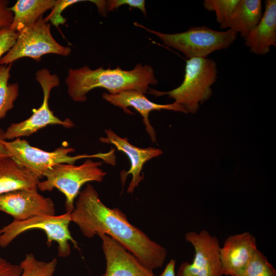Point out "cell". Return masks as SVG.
<instances>
[{"label":"cell","instance_id":"19","mask_svg":"<svg viewBox=\"0 0 276 276\" xmlns=\"http://www.w3.org/2000/svg\"><path fill=\"white\" fill-rule=\"evenodd\" d=\"M56 0H18L10 7L13 14L9 28L19 32L36 22L48 10H51Z\"/></svg>","mask_w":276,"mask_h":276},{"label":"cell","instance_id":"17","mask_svg":"<svg viewBox=\"0 0 276 276\" xmlns=\"http://www.w3.org/2000/svg\"><path fill=\"white\" fill-rule=\"evenodd\" d=\"M39 179L13 157L0 159V195L36 189Z\"/></svg>","mask_w":276,"mask_h":276},{"label":"cell","instance_id":"15","mask_svg":"<svg viewBox=\"0 0 276 276\" xmlns=\"http://www.w3.org/2000/svg\"><path fill=\"white\" fill-rule=\"evenodd\" d=\"M105 137H101L99 140L102 143L112 144L118 150L126 154L130 162V168L124 174H121V180L124 183L127 176L131 174L132 180L127 189V192L132 193L140 182L144 179V175H141L144 164L149 160L163 154V151L158 148L148 147L141 148L130 143L127 137H121L110 129L105 130Z\"/></svg>","mask_w":276,"mask_h":276},{"label":"cell","instance_id":"7","mask_svg":"<svg viewBox=\"0 0 276 276\" xmlns=\"http://www.w3.org/2000/svg\"><path fill=\"white\" fill-rule=\"evenodd\" d=\"M3 144L10 156L17 160L39 179L44 177L49 170L59 164H74L76 161L85 158H98L104 160L106 156L105 153L71 156L70 154L75 152V149L63 146L51 152L45 151L32 146L26 140L20 138L11 141L5 140Z\"/></svg>","mask_w":276,"mask_h":276},{"label":"cell","instance_id":"21","mask_svg":"<svg viewBox=\"0 0 276 276\" xmlns=\"http://www.w3.org/2000/svg\"><path fill=\"white\" fill-rule=\"evenodd\" d=\"M57 265L56 258L48 262L39 261L33 254H27L19 264L22 269L20 276H53Z\"/></svg>","mask_w":276,"mask_h":276},{"label":"cell","instance_id":"4","mask_svg":"<svg viewBox=\"0 0 276 276\" xmlns=\"http://www.w3.org/2000/svg\"><path fill=\"white\" fill-rule=\"evenodd\" d=\"M134 24L158 37L165 45L182 53L188 59L206 58L216 51L227 49L234 42L238 34L232 29L218 31L206 26L192 27L183 32L166 34L138 23Z\"/></svg>","mask_w":276,"mask_h":276},{"label":"cell","instance_id":"24","mask_svg":"<svg viewBox=\"0 0 276 276\" xmlns=\"http://www.w3.org/2000/svg\"><path fill=\"white\" fill-rule=\"evenodd\" d=\"M83 1H85L56 0V3L51 9V12L44 19L47 22L50 21L53 25L58 28L60 25L64 24L66 21V19L62 16V12L72 5Z\"/></svg>","mask_w":276,"mask_h":276},{"label":"cell","instance_id":"5","mask_svg":"<svg viewBox=\"0 0 276 276\" xmlns=\"http://www.w3.org/2000/svg\"><path fill=\"white\" fill-rule=\"evenodd\" d=\"M102 164V162H94L87 158L78 166L70 164L57 165L45 174V179L38 182L37 189L42 192L58 189L65 197L66 213H71L81 187L90 181L101 182L103 180L107 173L100 168Z\"/></svg>","mask_w":276,"mask_h":276},{"label":"cell","instance_id":"30","mask_svg":"<svg viewBox=\"0 0 276 276\" xmlns=\"http://www.w3.org/2000/svg\"><path fill=\"white\" fill-rule=\"evenodd\" d=\"M5 140H6L5 139V131L0 128V159L10 156L3 144V141Z\"/></svg>","mask_w":276,"mask_h":276},{"label":"cell","instance_id":"27","mask_svg":"<svg viewBox=\"0 0 276 276\" xmlns=\"http://www.w3.org/2000/svg\"><path fill=\"white\" fill-rule=\"evenodd\" d=\"M9 4V1L0 0V29L9 27L13 21V14Z\"/></svg>","mask_w":276,"mask_h":276},{"label":"cell","instance_id":"13","mask_svg":"<svg viewBox=\"0 0 276 276\" xmlns=\"http://www.w3.org/2000/svg\"><path fill=\"white\" fill-rule=\"evenodd\" d=\"M257 249L256 239L249 232L228 236L220 249L223 275L238 276L249 263Z\"/></svg>","mask_w":276,"mask_h":276},{"label":"cell","instance_id":"6","mask_svg":"<svg viewBox=\"0 0 276 276\" xmlns=\"http://www.w3.org/2000/svg\"><path fill=\"white\" fill-rule=\"evenodd\" d=\"M70 213L60 215H39L22 221L13 220L0 229V246L5 248L21 234L37 229L45 234L47 246H50L53 242H56L58 256L67 257L71 252L69 242L73 244L74 248L79 249L77 242L69 230L71 222Z\"/></svg>","mask_w":276,"mask_h":276},{"label":"cell","instance_id":"28","mask_svg":"<svg viewBox=\"0 0 276 276\" xmlns=\"http://www.w3.org/2000/svg\"><path fill=\"white\" fill-rule=\"evenodd\" d=\"M21 273L19 265L11 263L0 257V276H20Z\"/></svg>","mask_w":276,"mask_h":276},{"label":"cell","instance_id":"16","mask_svg":"<svg viewBox=\"0 0 276 276\" xmlns=\"http://www.w3.org/2000/svg\"><path fill=\"white\" fill-rule=\"evenodd\" d=\"M245 45L256 55H264L276 46V1L266 0L262 17L256 27L244 38Z\"/></svg>","mask_w":276,"mask_h":276},{"label":"cell","instance_id":"14","mask_svg":"<svg viewBox=\"0 0 276 276\" xmlns=\"http://www.w3.org/2000/svg\"><path fill=\"white\" fill-rule=\"evenodd\" d=\"M102 98L112 105L123 109L126 113L132 114L128 107H133L143 117L146 131L153 143L156 142V138L155 130L149 120L151 111L165 109L187 113L184 107L180 104L174 102L169 104H157L149 100L143 93L136 90H124L115 95L104 93Z\"/></svg>","mask_w":276,"mask_h":276},{"label":"cell","instance_id":"2","mask_svg":"<svg viewBox=\"0 0 276 276\" xmlns=\"http://www.w3.org/2000/svg\"><path fill=\"white\" fill-rule=\"evenodd\" d=\"M65 81L68 95L77 102L86 101L87 94L98 87L106 89L110 95L128 90L145 94L148 93L150 85H157L158 83L152 67L141 63H137L129 71L119 66L114 69H104L102 66L91 70L86 65L77 68H70Z\"/></svg>","mask_w":276,"mask_h":276},{"label":"cell","instance_id":"1","mask_svg":"<svg viewBox=\"0 0 276 276\" xmlns=\"http://www.w3.org/2000/svg\"><path fill=\"white\" fill-rule=\"evenodd\" d=\"M70 216L71 221L77 225L85 237L107 235L149 269L153 270L163 266L167 256L166 249L131 224L120 209L105 205L91 184L87 183L80 192Z\"/></svg>","mask_w":276,"mask_h":276},{"label":"cell","instance_id":"18","mask_svg":"<svg viewBox=\"0 0 276 276\" xmlns=\"http://www.w3.org/2000/svg\"><path fill=\"white\" fill-rule=\"evenodd\" d=\"M263 15L261 0H240L231 16L220 24L240 33L244 39L260 22Z\"/></svg>","mask_w":276,"mask_h":276},{"label":"cell","instance_id":"9","mask_svg":"<svg viewBox=\"0 0 276 276\" xmlns=\"http://www.w3.org/2000/svg\"><path fill=\"white\" fill-rule=\"evenodd\" d=\"M35 75V80L39 83L43 91L42 103L39 108L33 109V113L28 119L10 124L5 131V140L28 136L49 125H58L65 128L74 126L69 119L64 120L59 119L49 107V100L51 90L60 84L57 75L52 74L48 69L44 68L38 70Z\"/></svg>","mask_w":276,"mask_h":276},{"label":"cell","instance_id":"25","mask_svg":"<svg viewBox=\"0 0 276 276\" xmlns=\"http://www.w3.org/2000/svg\"><path fill=\"white\" fill-rule=\"evenodd\" d=\"M18 35V32L9 27L0 29V59L13 46Z\"/></svg>","mask_w":276,"mask_h":276},{"label":"cell","instance_id":"26","mask_svg":"<svg viewBox=\"0 0 276 276\" xmlns=\"http://www.w3.org/2000/svg\"><path fill=\"white\" fill-rule=\"evenodd\" d=\"M127 5L130 8H136L140 9L143 14L147 16L145 8V1L144 0H108L106 1V7L107 12L117 10L120 6Z\"/></svg>","mask_w":276,"mask_h":276},{"label":"cell","instance_id":"12","mask_svg":"<svg viewBox=\"0 0 276 276\" xmlns=\"http://www.w3.org/2000/svg\"><path fill=\"white\" fill-rule=\"evenodd\" d=\"M106 263L101 276H155L135 256L110 236L99 234Z\"/></svg>","mask_w":276,"mask_h":276},{"label":"cell","instance_id":"3","mask_svg":"<svg viewBox=\"0 0 276 276\" xmlns=\"http://www.w3.org/2000/svg\"><path fill=\"white\" fill-rule=\"evenodd\" d=\"M217 63L212 59L193 58L187 60L184 79L177 87L168 91L150 88L148 93L155 97L168 95L174 102L182 105L187 113L197 112L212 94L211 86L217 78Z\"/></svg>","mask_w":276,"mask_h":276},{"label":"cell","instance_id":"10","mask_svg":"<svg viewBox=\"0 0 276 276\" xmlns=\"http://www.w3.org/2000/svg\"><path fill=\"white\" fill-rule=\"evenodd\" d=\"M185 239L194 247L195 255L191 263L187 261L179 266L176 276H223L218 239L208 231L189 232Z\"/></svg>","mask_w":276,"mask_h":276},{"label":"cell","instance_id":"31","mask_svg":"<svg viewBox=\"0 0 276 276\" xmlns=\"http://www.w3.org/2000/svg\"><path fill=\"white\" fill-rule=\"evenodd\" d=\"M89 1L94 3L97 6L98 11L101 15L103 16L106 15V12H107L106 7V1L90 0Z\"/></svg>","mask_w":276,"mask_h":276},{"label":"cell","instance_id":"8","mask_svg":"<svg viewBox=\"0 0 276 276\" xmlns=\"http://www.w3.org/2000/svg\"><path fill=\"white\" fill-rule=\"evenodd\" d=\"M71 51L70 47L63 46L55 40L51 33V23L46 21L42 16L18 32L15 43L0 59V64H11L23 57L38 61L48 54L67 56Z\"/></svg>","mask_w":276,"mask_h":276},{"label":"cell","instance_id":"29","mask_svg":"<svg viewBox=\"0 0 276 276\" xmlns=\"http://www.w3.org/2000/svg\"><path fill=\"white\" fill-rule=\"evenodd\" d=\"M176 261L171 259L166 266L163 272L159 276H176L175 266Z\"/></svg>","mask_w":276,"mask_h":276},{"label":"cell","instance_id":"22","mask_svg":"<svg viewBox=\"0 0 276 276\" xmlns=\"http://www.w3.org/2000/svg\"><path fill=\"white\" fill-rule=\"evenodd\" d=\"M238 276H276V270L258 249L252 259Z\"/></svg>","mask_w":276,"mask_h":276},{"label":"cell","instance_id":"23","mask_svg":"<svg viewBox=\"0 0 276 276\" xmlns=\"http://www.w3.org/2000/svg\"><path fill=\"white\" fill-rule=\"evenodd\" d=\"M240 0H204V8L216 13V20L220 24L225 21L232 15Z\"/></svg>","mask_w":276,"mask_h":276},{"label":"cell","instance_id":"20","mask_svg":"<svg viewBox=\"0 0 276 276\" xmlns=\"http://www.w3.org/2000/svg\"><path fill=\"white\" fill-rule=\"evenodd\" d=\"M12 63L0 65V120L14 107L19 93L17 83H9Z\"/></svg>","mask_w":276,"mask_h":276},{"label":"cell","instance_id":"11","mask_svg":"<svg viewBox=\"0 0 276 276\" xmlns=\"http://www.w3.org/2000/svg\"><path fill=\"white\" fill-rule=\"evenodd\" d=\"M37 188L20 190L0 195V211L22 221L39 215H55L53 200L43 196Z\"/></svg>","mask_w":276,"mask_h":276}]
</instances>
